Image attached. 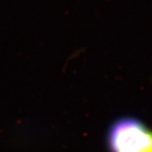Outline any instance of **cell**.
I'll list each match as a JSON object with an SVG mask.
<instances>
[{
	"label": "cell",
	"instance_id": "6da1fadb",
	"mask_svg": "<svg viewBox=\"0 0 152 152\" xmlns=\"http://www.w3.org/2000/svg\"><path fill=\"white\" fill-rule=\"evenodd\" d=\"M109 152H152V127L134 117H122L107 134Z\"/></svg>",
	"mask_w": 152,
	"mask_h": 152
}]
</instances>
